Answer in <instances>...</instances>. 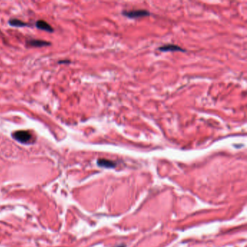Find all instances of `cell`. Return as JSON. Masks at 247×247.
Masks as SVG:
<instances>
[{"instance_id":"5b68a950","label":"cell","mask_w":247,"mask_h":247,"mask_svg":"<svg viewBox=\"0 0 247 247\" xmlns=\"http://www.w3.org/2000/svg\"><path fill=\"white\" fill-rule=\"evenodd\" d=\"M97 164L99 167H102V168H115V167H116V165H117L116 162H115L112 161V160H106V159L98 160Z\"/></svg>"},{"instance_id":"52a82bcc","label":"cell","mask_w":247,"mask_h":247,"mask_svg":"<svg viewBox=\"0 0 247 247\" xmlns=\"http://www.w3.org/2000/svg\"><path fill=\"white\" fill-rule=\"evenodd\" d=\"M9 24L11 26H14V27H25V26H28L29 24L27 22H25L22 20L16 19V18H12L9 20Z\"/></svg>"},{"instance_id":"3957f363","label":"cell","mask_w":247,"mask_h":247,"mask_svg":"<svg viewBox=\"0 0 247 247\" xmlns=\"http://www.w3.org/2000/svg\"><path fill=\"white\" fill-rule=\"evenodd\" d=\"M51 43L46 42V41L44 40L32 39V40H28L26 42V45H27V47H44L49 46V45Z\"/></svg>"},{"instance_id":"7a4b0ae2","label":"cell","mask_w":247,"mask_h":247,"mask_svg":"<svg viewBox=\"0 0 247 247\" xmlns=\"http://www.w3.org/2000/svg\"><path fill=\"white\" fill-rule=\"evenodd\" d=\"M123 15L125 17L131 18V19H136V18H141L144 17H147L150 15L149 12L146 10H125L123 12Z\"/></svg>"},{"instance_id":"6da1fadb","label":"cell","mask_w":247,"mask_h":247,"mask_svg":"<svg viewBox=\"0 0 247 247\" xmlns=\"http://www.w3.org/2000/svg\"><path fill=\"white\" fill-rule=\"evenodd\" d=\"M12 136L16 141L21 144H30L34 141V136L29 131H18L12 134Z\"/></svg>"},{"instance_id":"277c9868","label":"cell","mask_w":247,"mask_h":247,"mask_svg":"<svg viewBox=\"0 0 247 247\" xmlns=\"http://www.w3.org/2000/svg\"><path fill=\"white\" fill-rule=\"evenodd\" d=\"M36 26L37 28H38V29H40V30H44V31L49 32V33H52L53 31H54L53 28L51 27L50 25L48 23V22L44 21V20H38V21L36 22Z\"/></svg>"},{"instance_id":"8992f818","label":"cell","mask_w":247,"mask_h":247,"mask_svg":"<svg viewBox=\"0 0 247 247\" xmlns=\"http://www.w3.org/2000/svg\"><path fill=\"white\" fill-rule=\"evenodd\" d=\"M159 50L162 51H185L184 49H183L182 48H180L179 46H177V45L175 44H166L164 45L161 47H160Z\"/></svg>"},{"instance_id":"ba28073f","label":"cell","mask_w":247,"mask_h":247,"mask_svg":"<svg viewBox=\"0 0 247 247\" xmlns=\"http://www.w3.org/2000/svg\"><path fill=\"white\" fill-rule=\"evenodd\" d=\"M70 63V61H65V60H63V61H59V63Z\"/></svg>"}]
</instances>
